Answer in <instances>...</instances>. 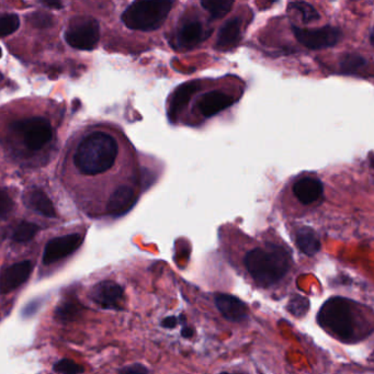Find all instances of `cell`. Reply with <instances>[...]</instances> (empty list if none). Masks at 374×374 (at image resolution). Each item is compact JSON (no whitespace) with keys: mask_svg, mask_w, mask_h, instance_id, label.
I'll list each match as a JSON object with an SVG mask.
<instances>
[{"mask_svg":"<svg viewBox=\"0 0 374 374\" xmlns=\"http://www.w3.org/2000/svg\"><path fill=\"white\" fill-rule=\"evenodd\" d=\"M118 149V143L111 134L92 132L77 147L74 162L81 174L87 176L102 174L112 167Z\"/></svg>","mask_w":374,"mask_h":374,"instance_id":"6da1fadb","label":"cell"},{"mask_svg":"<svg viewBox=\"0 0 374 374\" xmlns=\"http://www.w3.org/2000/svg\"><path fill=\"white\" fill-rule=\"evenodd\" d=\"M246 269L256 284L261 288L276 284L290 270V256L279 246L255 248L248 251L244 258Z\"/></svg>","mask_w":374,"mask_h":374,"instance_id":"7a4b0ae2","label":"cell"},{"mask_svg":"<svg viewBox=\"0 0 374 374\" xmlns=\"http://www.w3.org/2000/svg\"><path fill=\"white\" fill-rule=\"evenodd\" d=\"M319 326L340 339L352 338L354 334V314L349 300L331 298L321 306L317 314Z\"/></svg>","mask_w":374,"mask_h":374,"instance_id":"3957f363","label":"cell"},{"mask_svg":"<svg viewBox=\"0 0 374 374\" xmlns=\"http://www.w3.org/2000/svg\"><path fill=\"white\" fill-rule=\"evenodd\" d=\"M172 5V1H135L124 11L122 19L132 30H155L166 20Z\"/></svg>","mask_w":374,"mask_h":374,"instance_id":"277c9868","label":"cell"},{"mask_svg":"<svg viewBox=\"0 0 374 374\" xmlns=\"http://www.w3.org/2000/svg\"><path fill=\"white\" fill-rule=\"evenodd\" d=\"M100 36L99 23L90 17H76L69 21L65 40L71 48L90 51L96 48Z\"/></svg>","mask_w":374,"mask_h":374,"instance_id":"5b68a950","label":"cell"},{"mask_svg":"<svg viewBox=\"0 0 374 374\" xmlns=\"http://www.w3.org/2000/svg\"><path fill=\"white\" fill-rule=\"evenodd\" d=\"M17 130L28 148L32 151H38L48 144L53 134L51 123L43 118H31L18 122Z\"/></svg>","mask_w":374,"mask_h":374,"instance_id":"8992f818","label":"cell"},{"mask_svg":"<svg viewBox=\"0 0 374 374\" xmlns=\"http://www.w3.org/2000/svg\"><path fill=\"white\" fill-rule=\"evenodd\" d=\"M294 36L300 43L311 50H321L336 46L342 38V31L336 27L325 26L321 29H302L293 27Z\"/></svg>","mask_w":374,"mask_h":374,"instance_id":"52a82bcc","label":"cell"},{"mask_svg":"<svg viewBox=\"0 0 374 374\" xmlns=\"http://www.w3.org/2000/svg\"><path fill=\"white\" fill-rule=\"evenodd\" d=\"M81 243H83V236L77 233L53 238L44 248L42 261L46 265L57 263L75 253L81 247Z\"/></svg>","mask_w":374,"mask_h":374,"instance_id":"ba28073f","label":"cell"},{"mask_svg":"<svg viewBox=\"0 0 374 374\" xmlns=\"http://www.w3.org/2000/svg\"><path fill=\"white\" fill-rule=\"evenodd\" d=\"M91 300L104 310H122L124 289L114 281L106 280L95 284L89 293Z\"/></svg>","mask_w":374,"mask_h":374,"instance_id":"9c48e42d","label":"cell"},{"mask_svg":"<svg viewBox=\"0 0 374 374\" xmlns=\"http://www.w3.org/2000/svg\"><path fill=\"white\" fill-rule=\"evenodd\" d=\"M33 265L31 261H25L13 263L4 269L0 277V292L7 294L22 286L32 272Z\"/></svg>","mask_w":374,"mask_h":374,"instance_id":"30bf717a","label":"cell"},{"mask_svg":"<svg viewBox=\"0 0 374 374\" xmlns=\"http://www.w3.org/2000/svg\"><path fill=\"white\" fill-rule=\"evenodd\" d=\"M215 305L224 319L230 321H243L248 317L247 305L242 300L230 294H216Z\"/></svg>","mask_w":374,"mask_h":374,"instance_id":"8fae6325","label":"cell"},{"mask_svg":"<svg viewBox=\"0 0 374 374\" xmlns=\"http://www.w3.org/2000/svg\"><path fill=\"white\" fill-rule=\"evenodd\" d=\"M137 201V195L134 190L129 186H122L112 193L108 205H106V212L111 216H121L131 210Z\"/></svg>","mask_w":374,"mask_h":374,"instance_id":"7c38bea8","label":"cell"},{"mask_svg":"<svg viewBox=\"0 0 374 374\" xmlns=\"http://www.w3.org/2000/svg\"><path fill=\"white\" fill-rule=\"evenodd\" d=\"M234 104V99L221 91H210L199 100V110L205 118H211Z\"/></svg>","mask_w":374,"mask_h":374,"instance_id":"4fadbf2b","label":"cell"},{"mask_svg":"<svg viewBox=\"0 0 374 374\" xmlns=\"http://www.w3.org/2000/svg\"><path fill=\"white\" fill-rule=\"evenodd\" d=\"M323 183L317 178H302L293 186V193L296 199L305 205L317 202L323 195Z\"/></svg>","mask_w":374,"mask_h":374,"instance_id":"5bb4252c","label":"cell"},{"mask_svg":"<svg viewBox=\"0 0 374 374\" xmlns=\"http://www.w3.org/2000/svg\"><path fill=\"white\" fill-rule=\"evenodd\" d=\"M200 88V81H190L182 85L174 92L169 106V118L172 121H176L182 109L187 106L190 98Z\"/></svg>","mask_w":374,"mask_h":374,"instance_id":"9a60e30c","label":"cell"},{"mask_svg":"<svg viewBox=\"0 0 374 374\" xmlns=\"http://www.w3.org/2000/svg\"><path fill=\"white\" fill-rule=\"evenodd\" d=\"M25 202L27 207L31 210L40 213L41 215L46 218L53 219L56 216L55 207L52 201L48 199V195L39 189L32 190L27 193L25 197Z\"/></svg>","mask_w":374,"mask_h":374,"instance_id":"2e32d148","label":"cell"},{"mask_svg":"<svg viewBox=\"0 0 374 374\" xmlns=\"http://www.w3.org/2000/svg\"><path fill=\"white\" fill-rule=\"evenodd\" d=\"M296 243L298 249L309 257L321 251V240L317 232L311 228H300L296 234Z\"/></svg>","mask_w":374,"mask_h":374,"instance_id":"e0dca14e","label":"cell"},{"mask_svg":"<svg viewBox=\"0 0 374 374\" xmlns=\"http://www.w3.org/2000/svg\"><path fill=\"white\" fill-rule=\"evenodd\" d=\"M242 30V20L240 18H233L224 25L219 32L218 48L228 50L238 43Z\"/></svg>","mask_w":374,"mask_h":374,"instance_id":"ac0fdd59","label":"cell"},{"mask_svg":"<svg viewBox=\"0 0 374 374\" xmlns=\"http://www.w3.org/2000/svg\"><path fill=\"white\" fill-rule=\"evenodd\" d=\"M83 305L76 298H67L60 302L54 312V319L60 323H69L76 321L83 313Z\"/></svg>","mask_w":374,"mask_h":374,"instance_id":"d6986e66","label":"cell"},{"mask_svg":"<svg viewBox=\"0 0 374 374\" xmlns=\"http://www.w3.org/2000/svg\"><path fill=\"white\" fill-rule=\"evenodd\" d=\"M203 29L198 20H189L183 23L178 33V42L182 46H193L202 40Z\"/></svg>","mask_w":374,"mask_h":374,"instance_id":"ffe728a7","label":"cell"},{"mask_svg":"<svg viewBox=\"0 0 374 374\" xmlns=\"http://www.w3.org/2000/svg\"><path fill=\"white\" fill-rule=\"evenodd\" d=\"M201 5L210 13L211 18L220 19L230 13L234 3L228 0H205Z\"/></svg>","mask_w":374,"mask_h":374,"instance_id":"44dd1931","label":"cell"},{"mask_svg":"<svg viewBox=\"0 0 374 374\" xmlns=\"http://www.w3.org/2000/svg\"><path fill=\"white\" fill-rule=\"evenodd\" d=\"M39 228H40L34 223H19L18 226H15V230H13L11 238L15 243H26V242H29L36 235Z\"/></svg>","mask_w":374,"mask_h":374,"instance_id":"7402d4cb","label":"cell"},{"mask_svg":"<svg viewBox=\"0 0 374 374\" xmlns=\"http://www.w3.org/2000/svg\"><path fill=\"white\" fill-rule=\"evenodd\" d=\"M286 310L293 317H305L310 310L309 298H306L305 296H301V294H293L289 300Z\"/></svg>","mask_w":374,"mask_h":374,"instance_id":"603a6c76","label":"cell"},{"mask_svg":"<svg viewBox=\"0 0 374 374\" xmlns=\"http://www.w3.org/2000/svg\"><path fill=\"white\" fill-rule=\"evenodd\" d=\"M290 8H293L294 11H298L301 15L302 21L305 25L319 20L321 15L317 13V9L313 6L303 1H296L290 4Z\"/></svg>","mask_w":374,"mask_h":374,"instance_id":"cb8c5ba5","label":"cell"},{"mask_svg":"<svg viewBox=\"0 0 374 374\" xmlns=\"http://www.w3.org/2000/svg\"><path fill=\"white\" fill-rule=\"evenodd\" d=\"M366 64V60L359 54H345L340 60V69L346 73H354L361 69Z\"/></svg>","mask_w":374,"mask_h":374,"instance_id":"d4e9b609","label":"cell"},{"mask_svg":"<svg viewBox=\"0 0 374 374\" xmlns=\"http://www.w3.org/2000/svg\"><path fill=\"white\" fill-rule=\"evenodd\" d=\"M19 17L15 13H6L1 15L0 19V34L3 36H11L13 32L18 30Z\"/></svg>","mask_w":374,"mask_h":374,"instance_id":"484cf974","label":"cell"},{"mask_svg":"<svg viewBox=\"0 0 374 374\" xmlns=\"http://www.w3.org/2000/svg\"><path fill=\"white\" fill-rule=\"evenodd\" d=\"M54 371L62 374L84 373L85 368L71 359H62L56 362L53 367Z\"/></svg>","mask_w":374,"mask_h":374,"instance_id":"4316f807","label":"cell"},{"mask_svg":"<svg viewBox=\"0 0 374 374\" xmlns=\"http://www.w3.org/2000/svg\"><path fill=\"white\" fill-rule=\"evenodd\" d=\"M13 202L11 200V198L7 195L6 191H3L0 195V214H1V219L5 220L11 211L13 210Z\"/></svg>","mask_w":374,"mask_h":374,"instance_id":"83f0119b","label":"cell"},{"mask_svg":"<svg viewBox=\"0 0 374 374\" xmlns=\"http://www.w3.org/2000/svg\"><path fill=\"white\" fill-rule=\"evenodd\" d=\"M30 20L34 26L39 28H46L52 25V17L46 13H33Z\"/></svg>","mask_w":374,"mask_h":374,"instance_id":"f1b7e54d","label":"cell"},{"mask_svg":"<svg viewBox=\"0 0 374 374\" xmlns=\"http://www.w3.org/2000/svg\"><path fill=\"white\" fill-rule=\"evenodd\" d=\"M119 374H149V372L142 363H134L120 369Z\"/></svg>","mask_w":374,"mask_h":374,"instance_id":"f546056e","label":"cell"},{"mask_svg":"<svg viewBox=\"0 0 374 374\" xmlns=\"http://www.w3.org/2000/svg\"><path fill=\"white\" fill-rule=\"evenodd\" d=\"M41 302L40 301H32L28 304V305L25 306V309L22 310V317L25 319L27 317H32L34 314L38 312V310L40 309Z\"/></svg>","mask_w":374,"mask_h":374,"instance_id":"4dcf8cb0","label":"cell"},{"mask_svg":"<svg viewBox=\"0 0 374 374\" xmlns=\"http://www.w3.org/2000/svg\"><path fill=\"white\" fill-rule=\"evenodd\" d=\"M178 323H179V319H178V317H166V319H162V326L165 327V328L172 329L177 326Z\"/></svg>","mask_w":374,"mask_h":374,"instance_id":"1f68e13d","label":"cell"},{"mask_svg":"<svg viewBox=\"0 0 374 374\" xmlns=\"http://www.w3.org/2000/svg\"><path fill=\"white\" fill-rule=\"evenodd\" d=\"M193 335H195V329L191 328V327H183L181 329V336L183 338H191Z\"/></svg>","mask_w":374,"mask_h":374,"instance_id":"d6a6232c","label":"cell"},{"mask_svg":"<svg viewBox=\"0 0 374 374\" xmlns=\"http://www.w3.org/2000/svg\"><path fill=\"white\" fill-rule=\"evenodd\" d=\"M46 5L50 6V7H57V8L62 7L61 4H58V3H46Z\"/></svg>","mask_w":374,"mask_h":374,"instance_id":"836d02e7","label":"cell"},{"mask_svg":"<svg viewBox=\"0 0 374 374\" xmlns=\"http://www.w3.org/2000/svg\"><path fill=\"white\" fill-rule=\"evenodd\" d=\"M370 40H371L372 46H374V28L373 30H372L371 36H370Z\"/></svg>","mask_w":374,"mask_h":374,"instance_id":"e575fe53","label":"cell"},{"mask_svg":"<svg viewBox=\"0 0 374 374\" xmlns=\"http://www.w3.org/2000/svg\"><path fill=\"white\" fill-rule=\"evenodd\" d=\"M370 162H371L372 167L374 168V154L370 156Z\"/></svg>","mask_w":374,"mask_h":374,"instance_id":"d590c367","label":"cell"},{"mask_svg":"<svg viewBox=\"0 0 374 374\" xmlns=\"http://www.w3.org/2000/svg\"><path fill=\"white\" fill-rule=\"evenodd\" d=\"M220 374H233V373H228V372H222V373Z\"/></svg>","mask_w":374,"mask_h":374,"instance_id":"8d00e7d4","label":"cell"}]
</instances>
